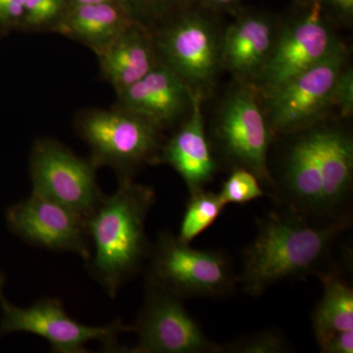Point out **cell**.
Listing matches in <instances>:
<instances>
[{
  "instance_id": "4316f807",
  "label": "cell",
  "mask_w": 353,
  "mask_h": 353,
  "mask_svg": "<svg viewBox=\"0 0 353 353\" xmlns=\"http://www.w3.org/2000/svg\"><path fill=\"white\" fill-rule=\"evenodd\" d=\"M26 0H0V24L4 27L22 25Z\"/></svg>"
},
{
  "instance_id": "5b68a950",
  "label": "cell",
  "mask_w": 353,
  "mask_h": 353,
  "mask_svg": "<svg viewBox=\"0 0 353 353\" xmlns=\"http://www.w3.org/2000/svg\"><path fill=\"white\" fill-rule=\"evenodd\" d=\"M273 139L259 94L254 88L236 83L216 114L210 143L213 152L232 169L252 172L271 192L274 182L268 153Z\"/></svg>"
},
{
  "instance_id": "9c48e42d",
  "label": "cell",
  "mask_w": 353,
  "mask_h": 353,
  "mask_svg": "<svg viewBox=\"0 0 353 353\" xmlns=\"http://www.w3.org/2000/svg\"><path fill=\"white\" fill-rule=\"evenodd\" d=\"M301 10L281 20L268 63L255 83L259 97L333 54L343 43L334 36L320 1L299 4Z\"/></svg>"
},
{
  "instance_id": "8fae6325",
  "label": "cell",
  "mask_w": 353,
  "mask_h": 353,
  "mask_svg": "<svg viewBox=\"0 0 353 353\" xmlns=\"http://www.w3.org/2000/svg\"><path fill=\"white\" fill-rule=\"evenodd\" d=\"M132 328V333L138 334V343L127 352L221 353L222 350L188 312L182 299L148 283Z\"/></svg>"
},
{
  "instance_id": "e0dca14e",
  "label": "cell",
  "mask_w": 353,
  "mask_h": 353,
  "mask_svg": "<svg viewBox=\"0 0 353 353\" xmlns=\"http://www.w3.org/2000/svg\"><path fill=\"white\" fill-rule=\"evenodd\" d=\"M202 102L194 95L190 115L173 136L163 141L157 161L169 165L182 176L190 196L206 190L218 171L217 159L206 134Z\"/></svg>"
},
{
  "instance_id": "83f0119b",
  "label": "cell",
  "mask_w": 353,
  "mask_h": 353,
  "mask_svg": "<svg viewBox=\"0 0 353 353\" xmlns=\"http://www.w3.org/2000/svg\"><path fill=\"white\" fill-rule=\"evenodd\" d=\"M323 353H352L353 331L341 332L318 343Z\"/></svg>"
},
{
  "instance_id": "7c38bea8",
  "label": "cell",
  "mask_w": 353,
  "mask_h": 353,
  "mask_svg": "<svg viewBox=\"0 0 353 353\" xmlns=\"http://www.w3.org/2000/svg\"><path fill=\"white\" fill-rule=\"evenodd\" d=\"M8 229L29 245L51 252H73L85 262L92 255L87 219L66 206L32 192L6 209Z\"/></svg>"
},
{
  "instance_id": "7a4b0ae2",
  "label": "cell",
  "mask_w": 353,
  "mask_h": 353,
  "mask_svg": "<svg viewBox=\"0 0 353 353\" xmlns=\"http://www.w3.org/2000/svg\"><path fill=\"white\" fill-rule=\"evenodd\" d=\"M155 202L152 188L119 178L116 192L104 194L87 218L92 241L88 273L111 299L145 268L152 245L146 219Z\"/></svg>"
},
{
  "instance_id": "d6986e66",
  "label": "cell",
  "mask_w": 353,
  "mask_h": 353,
  "mask_svg": "<svg viewBox=\"0 0 353 353\" xmlns=\"http://www.w3.org/2000/svg\"><path fill=\"white\" fill-rule=\"evenodd\" d=\"M134 21L127 6L118 2L69 4L53 30L85 44L97 54Z\"/></svg>"
},
{
  "instance_id": "7402d4cb",
  "label": "cell",
  "mask_w": 353,
  "mask_h": 353,
  "mask_svg": "<svg viewBox=\"0 0 353 353\" xmlns=\"http://www.w3.org/2000/svg\"><path fill=\"white\" fill-rule=\"evenodd\" d=\"M132 19L152 32L176 16L194 8L197 0H127Z\"/></svg>"
},
{
  "instance_id": "3957f363",
  "label": "cell",
  "mask_w": 353,
  "mask_h": 353,
  "mask_svg": "<svg viewBox=\"0 0 353 353\" xmlns=\"http://www.w3.org/2000/svg\"><path fill=\"white\" fill-rule=\"evenodd\" d=\"M145 265V283L182 299L231 296L239 285L226 253L196 250L168 230L158 234Z\"/></svg>"
},
{
  "instance_id": "1f68e13d",
  "label": "cell",
  "mask_w": 353,
  "mask_h": 353,
  "mask_svg": "<svg viewBox=\"0 0 353 353\" xmlns=\"http://www.w3.org/2000/svg\"><path fill=\"white\" fill-rule=\"evenodd\" d=\"M6 278L4 276V274L0 271V301H1L2 297V290H3L4 285H6Z\"/></svg>"
},
{
  "instance_id": "6da1fadb",
  "label": "cell",
  "mask_w": 353,
  "mask_h": 353,
  "mask_svg": "<svg viewBox=\"0 0 353 353\" xmlns=\"http://www.w3.org/2000/svg\"><path fill=\"white\" fill-rule=\"evenodd\" d=\"M352 221L313 223L281 208L269 211L257 222L254 240L243 252L239 284L250 296H262L272 285L334 269L332 252Z\"/></svg>"
},
{
  "instance_id": "d4e9b609",
  "label": "cell",
  "mask_w": 353,
  "mask_h": 353,
  "mask_svg": "<svg viewBox=\"0 0 353 353\" xmlns=\"http://www.w3.org/2000/svg\"><path fill=\"white\" fill-rule=\"evenodd\" d=\"M68 6V0H26L21 26L31 30L54 29Z\"/></svg>"
},
{
  "instance_id": "603a6c76",
  "label": "cell",
  "mask_w": 353,
  "mask_h": 353,
  "mask_svg": "<svg viewBox=\"0 0 353 353\" xmlns=\"http://www.w3.org/2000/svg\"><path fill=\"white\" fill-rule=\"evenodd\" d=\"M221 345V353H284L292 350L287 336L278 329L261 330Z\"/></svg>"
},
{
  "instance_id": "277c9868",
  "label": "cell",
  "mask_w": 353,
  "mask_h": 353,
  "mask_svg": "<svg viewBox=\"0 0 353 353\" xmlns=\"http://www.w3.org/2000/svg\"><path fill=\"white\" fill-rule=\"evenodd\" d=\"M160 61L205 101L214 92L221 66V32L208 9L194 7L153 32Z\"/></svg>"
},
{
  "instance_id": "30bf717a",
  "label": "cell",
  "mask_w": 353,
  "mask_h": 353,
  "mask_svg": "<svg viewBox=\"0 0 353 353\" xmlns=\"http://www.w3.org/2000/svg\"><path fill=\"white\" fill-rule=\"evenodd\" d=\"M97 167L53 139H39L30 157L32 192L66 206L85 219L101 202L103 192Z\"/></svg>"
},
{
  "instance_id": "2e32d148",
  "label": "cell",
  "mask_w": 353,
  "mask_h": 353,
  "mask_svg": "<svg viewBox=\"0 0 353 353\" xmlns=\"http://www.w3.org/2000/svg\"><path fill=\"white\" fill-rule=\"evenodd\" d=\"M321 169L323 216L352 221L353 139L347 130L324 122L311 128Z\"/></svg>"
},
{
  "instance_id": "ffe728a7",
  "label": "cell",
  "mask_w": 353,
  "mask_h": 353,
  "mask_svg": "<svg viewBox=\"0 0 353 353\" xmlns=\"http://www.w3.org/2000/svg\"><path fill=\"white\" fill-rule=\"evenodd\" d=\"M323 294L312 313L317 345L341 332L353 331V289L336 268L320 274Z\"/></svg>"
},
{
  "instance_id": "f546056e",
  "label": "cell",
  "mask_w": 353,
  "mask_h": 353,
  "mask_svg": "<svg viewBox=\"0 0 353 353\" xmlns=\"http://www.w3.org/2000/svg\"><path fill=\"white\" fill-rule=\"evenodd\" d=\"M241 0H197L199 6L211 11H234L240 6ZM238 11V10H236Z\"/></svg>"
},
{
  "instance_id": "d6a6232c",
  "label": "cell",
  "mask_w": 353,
  "mask_h": 353,
  "mask_svg": "<svg viewBox=\"0 0 353 353\" xmlns=\"http://www.w3.org/2000/svg\"><path fill=\"white\" fill-rule=\"evenodd\" d=\"M315 1L321 2V0H296L297 3L303 4V6H305V4L313 3V2H315Z\"/></svg>"
},
{
  "instance_id": "5bb4252c",
  "label": "cell",
  "mask_w": 353,
  "mask_h": 353,
  "mask_svg": "<svg viewBox=\"0 0 353 353\" xmlns=\"http://www.w3.org/2000/svg\"><path fill=\"white\" fill-rule=\"evenodd\" d=\"M281 20L259 10L239 11L222 32L221 66L236 83L254 88L268 63Z\"/></svg>"
},
{
  "instance_id": "44dd1931",
  "label": "cell",
  "mask_w": 353,
  "mask_h": 353,
  "mask_svg": "<svg viewBox=\"0 0 353 353\" xmlns=\"http://www.w3.org/2000/svg\"><path fill=\"white\" fill-rule=\"evenodd\" d=\"M226 206L219 192L203 190L190 196L176 236L179 240L192 243L218 219Z\"/></svg>"
},
{
  "instance_id": "4dcf8cb0",
  "label": "cell",
  "mask_w": 353,
  "mask_h": 353,
  "mask_svg": "<svg viewBox=\"0 0 353 353\" xmlns=\"http://www.w3.org/2000/svg\"><path fill=\"white\" fill-rule=\"evenodd\" d=\"M103 2H118V3L124 4L128 8L127 0H68L69 4H94L103 3Z\"/></svg>"
},
{
  "instance_id": "52a82bcc",
  "label": "cell",
  "mask_w": 353,
  "mask_h": 353,
  "mask_svg": "<svg viewBox=\"0 0 353 353\" xmlns=\"http://www.w3.org/2000/svg\"><path fill=\"white\" fill-rule=\"evenodd\" d=\"M347 61L348 50L343 44L320 63L260 97L264 101L262 108L274 139L325 122L334 109L336 76Z\"/></svg>"
},
{
  "instance_id": "ba28073f",
  "label": "cell",
  "mask_w": 353,
  "mask_h": 353,
  "mask_svg": "<svg viewBox=\"0 0 353 353\" xmlns=\"http://www.w3.org/2000/svg\"><path fill=\"white\" fill-rule=\"evenodd\" d=\"M0 307V339L13 333L37 334L48 341L55 353L88 352L85 345L92 341L102 343L106 352H126L118 336L134 331L132 325H125L120 319L101 327L81 324L70 317L57 299H39L28 307H19L2 297Z\"/></svg>"
},
{
  "instance_id": "ac0fdd59",
  "label": "cell",
  "mask_w": 353,
  "mask_h": 353,
  "mask_svg": "<svg viewBox=\"0 0 353 353\" xmlns=\"http://www.w3.org/2000/svg\"><path fill=\"white\" fill-rule=\"evenodd\" d=\"M97 55L102 76L116 94L138 82L160 63L153 32L136 21Z\"/></svg>"
},
{
  "instance_id": "f1b7e54d",
  "label": "cell",
  "mask_w": 353,
  "mask_h": 353,
  "mask_svg": "<svg viewBox=\"0 0 353 353\" xmlns=\"http://www.w3.org/2000/svg\"><path fill=\"white\" fill-rule=\"evenodd\" d=\"M323 11H328L340 22L350 24L353 18V0H321Z\"/></svg>"
},
{
  "instance_id": "8992f818",
  "label": "cell",
  "mask_w": 353,
  "mask_h": 353,
  "mask_svg": "<svg viewBox=\"0 0 353 353\" xmlns=\"http://www.w3.org/2000/svg\"><path fill=\"white\" fill-rule=\"evenodd\" d=\"M76 129L90 148L94 166L111 167L118 178L134 179L145 164H157L164 141L161 130L117 108L82 114Z\"/></svg>"
},
{
  "instance_id": "9a60e30c",
  "label": "cell",
  "mask_w": 353,
  "mask_h": 353,
  "mask_svg": "<svg viewBox=\"0 0 353 353\" xmlns=\"http://www.w3.org/2000/svg\"><path fill=\"white\" fill-rule=\"evenodd\" d=\"M117 95L115 108L148 121L161 131L182 124L192 111L194 99L182 79L161 61Z\"/></svg>"
},
{
  "instance_id": "cb8c5ba5",
  "label": "cell",
  "mask_w": 353,
  "mask_h": 353,
  "mask_svg": "<svg viewBox=\"0 0 353 353\" xmlns=\"http://www.w3.org/2000/svg\"><path fill=\"white\" fill-rule=\"evenodd\" d=\"M219 194L227 205L245 204L267 196L256 176L243 168L232 169L231 175L223 183Z\"/></svg>"
},
{
  "instance_id": "4fadbf2b",
  "label": "cell",
  "mask_w": 353,
  "mask_h": 353,
  "mask_svg": "<svg viewBox=\"0 0 353 353\" xmlns=\"http://www.w3.org/2000/svg\"><path fill=\"white\" fill-rule=\"evenodd\" d=\"M280 170L273 178L272 199L313 223H330L323 216V180L312 130L290 134Z\"/></svg>"
},
{
  "instance_id": "484cf974",
  "label": "cell",
  "mask_w": 353,
  "mask_h": 353,
  "mask_svg": "<svg viewBox=\"0 0 353 353\" xmlns=\"http://www.w3.org/2000/svg\"><path fill=\"white\" fill-rule=\"evenodd\" d=\"M334 108L341 118L352 117L353 112V69L347 63L336 76L333 92Z\"/></svg>"
}]
</instances>
